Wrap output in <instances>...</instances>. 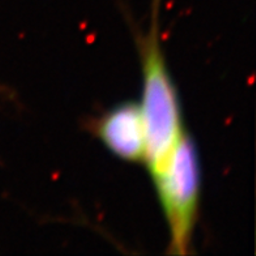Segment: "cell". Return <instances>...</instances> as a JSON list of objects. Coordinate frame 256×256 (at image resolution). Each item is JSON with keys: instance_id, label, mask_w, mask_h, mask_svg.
<instances>
[{"instance_id": "cell-1", "label": "cell", "mask_w": 256, "mask_h": 256, "mask_svg": "<svg viewBox=\"0 0 256 256\" xmlns=\"http://www.w3.org/2000/svg\"><path fill=\"white\" fill-rule=\"evenodd\" d=\"M142 100L140 104L146 136L145 164L157 172L184 135L178 97L160 42L158 12L142 48Z\"/></svg>"}, {"instance_id": "cell-2", "label": "cell", "mask_w": 256, "mask_h": 256, "mask_svg": "<svg viewBox=\"0 0 256 256\" xmlns=\"http://www.w3.org/2000/svg\"><path fill=\"white\" fill-rule=\"evenodd\" d=\"M152 176L170 232V252L184 255L191 247L200 198L199 157L188 136L180 138Z\"/></svg>"}, {"instance_id": "cell-3", "label": "cell", "mask_w": 256, "mask_h": 256, "mask_svg": "<svg viewBox=\"0 0 256 256\" xmlns=\"http://www.w3.org/2000/svg\"><path fill=\"white\" fill-rule=\"evenodd\" d=\"M98 138L116 157L127 162H145L146 136L142 108L138 104H123L98 122Z\"/></svg>"}]
</instances>
